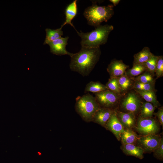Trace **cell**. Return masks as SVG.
I'll list each match as a JSON object with an SVG mask.
<instances>
[{
	"label": "cell",
	"mask_w": 163,
	"mask_h": 163,
	"mask_svg": "<svg viewBox=\"0 0 163 163\" xmlns=\"http://www.w3.org/2000/svg\"><path fill=\"white\" fill-rule=\"evenodd\" d=\"M101 54L100 47L90 48L82 47L78 52L71 57L69 68L83 77L88 76L98 62Z\"/></svg>",
	"instance_id": "1"
},
{
	"label": "cell",
	"mask_w": 163,
	"mask_h": 163,
	"mask_svg": "<svg viewBox=\"0 0 163 163\" xmlns=\"http://www.w3.org/2000/svg\"><path fill=\"white\" fill-rule=\"evenodd\" d=\"M113 29L112 25L106 24L96 27L90 32H76L81 39L82 47L97 48L107 42L109 35Z\"/></svg>",
	"instance_id": "2"
},
{
	"label": "cell",
	"mask_w": 163,
	"mask_h": 163,
	"mask_svg": "<svg viewBox=\"0 0 163 163\" xmlns=\"http://www.w3.org/2000/svg\"><path fill=\"white\" fill-rule=\"evenodd\" d=\"M113 6L112 4L107 6H98L93 3L86 8L83 15L88 25L96 27L103 22H107L114 14Z\"/></svg>",
	"instance_id": "3"
},
{
	"label": "cell",
	"mask_w": 163,
	"mask_h": 163,
	"mask_svg": "<svg viewBox=\"0 0 163 163\" xmlns=\"http://www.w3.org/2000/svg\"><path fill=\"white\" fill-rule=\"evenodd\" d=\"M75 108L81 116L85 120H92L95 113L101 107L95 97L86 93L76 98Z\"/></svg>",
	"instance_id": "4"
},
{
	"label": "cell",
	"mask_w": 163,
	"mask_h": 163,
	"mask_svg": "<svg viewBox=\"0 0 163 163\" xmlns=\"http://www.w3.org/2000/svg\"><path fill=\"white\" fill-rule=\"evenodd\" d=\"M136 123V129L142 135L156 134L160 130L158 122L152 117L143 118L139 117Z\"/></svg>",
	"instance_id": "5"
},
{
	"label": "cell",
	"mask_w": 163,
	"mask_h": 163,
	"mask_svg": "<svg viewBox=\"0 0 163 163\" xmlns=\"http://www.w3.org/2000/svg\"><path fill=\"white\" fill-rule=\"evenodd\" d=\"M161 138L160 135L156 134L142 135L138 137L136 143L144 152H151L158 147Z\"/></svg>",
	"instance_id": "6"
},
{
	"label": "cell",
	"mask_w": 163,
	"mask_h": 163,
	"mask_svg": "<svg viewBox=\"0 0 163 163\" xmlns=\"http://www.w3.org/2000/svg\"><path fill=\"white\" fill-rule=\"evenodd\" d=\"M95 97L101 107L110 108L113 106L119 99V95L108 90L94 93Z\"/></svg>",
	"instance_id": "7"
},
{
	"label": "cell",
	"mask_w": 163,
	"mask_h": 163,
	"mask_svg": "<svg viewBox=\"0 0 163 163\" xmlns=\"http://www.w3.org/2000/svg\"><path fill=\"white\" fill-rule=\"evenodd\" d=\"M141 102L138 95L135 93H128L123 99L121 107L127 112L135 113L140 109Z\"/></svg>",
	"instance_id": "8"
},
{
	"label": "cell",
	"mask_w": 163,
	"mask_h": 163,
	"mask_svg": "<svg viewBox=\"0 0 163 163\" xmlns=\"http://www.w3.org/2000/svg\"><path fill=\"white\" fill-rule=\"evenodd\" d=\"M69 38L68 37H61L50 42L48 45L50 46L51 53L57 55H68L71 57L73 53L69 52L66 49Z\"/></svg>",
	"instance_id": "9"
},
{
	"label": "cell",
	"mask_w": 163,
	"mask_h": 163,
	"mask_svg": "<svg viewBox=\"0 0 163 163\" xmlns=\"http://www.w3.org/2000/svg\"><path fill=\"white\" fill-rule=\"evenodd\" d=\"M129 67L122 60L113 59L108 65L107 70L110 78H118L124 75Z\"/></svg>",
	"instance_id": "10"
},
{
	"label": "cell",
	"mask_w": 163,
	"mask_h": 163,
	"mask_svg": "<svg viewBox=\"0 0 163 163\" xmlns=\"http://www.w3.org/2000/svg\"><path fill=\"white\" fill-rule=\"evenodd\" d=\"M105 125L119 141L120 135L124 132V128L119 120L116 111H114Z\"/></svg>",
	"instance_id": "11"
},
{
	"label": "cell",
	"mask_w": 163,
	"mask_h": 163,
	"mask_svg": "<svg viewBox=\"0 0 163 163\" xmlns=\"http://www.w3.org/2000/svg\"><path fill=\"white\" fill-rule=\"evenodd\" d=\"M113 111L111 108L101 107L95 113L92 120L99 124L104 126Z\"/></svg>",
	"instance_id": "12"
},
{
	"label": "cell",
	"mask_w": 163,
	"mask_h": 163,
	"mask_svg": "<svg viewBox=\"0 0 163 163\" xmlns=\"http://www.w3.org/2000/svg\"><path fill=\"white\" fill-rule=\"evenodd\" d=\"M118 118L124 128H131L135 126L136 120L135 114L133 113L117 112Z\"/></svg>",
	"instance_id": "13"
},
{
	"label": "cell",
	"mask_w": 163,
	"mask_h": 163,
	"mask_svg": "<svg viewBox=\"0 0 163 163\" xmlns=\"http://www.w3.org/2000/svg\"><path fill=\"white\" fill-rule=\"evenodd\" d=\"M121 149L126 155L133 156L140 159L143 158V150L135 144L122 145Z\"/></svg>",
	"instance_id": "14"
},
{
	"label": "cell",
	"mask_w": 163,
	"mask_h": 163,
	"mask_svg": "<svg viewBox=\"0 0 163 163\" xmlns=\"http://www.w3.org/2000/svg\"><path fill=\"white\" fill-rule=\"evenodd\" d=\"M77 0L73 1L66 7L65 11V21L61 25L63 27L66 24H69L76 31L77 30L72 24V21L76 16L77 13Z\"/></svg>",
	"instance_id": "15"
},
{
	"label": "cell",
	"mask_w": 163,
	"mask_h": 163,
	"mask_svg": "<svg viewBox=\"0 0 163 163\" xmlns=\"http://www.w3.org/2000/svg\"><path fill=\"white\" fill-rule=\"evenodd\" d=\"M153 54L148 47H144L139 52L134 54L133 66L137 65H144L151 57Z\"/></svg>",
	"instance_id": "16"
},
{
	"label": "cell",
	"mask_w": 163,
	"mask_h": 163,
	"mask_svg": "<svg viewBox=\"0 0 163 163\" xmlns=\"http://www.w3.org/2000/svg\"><path fill=\"white\" fill-rule=\"evenodd\" d=\"M138 137L131 128H124V132L120 135V140L122 145L135 144Z\"/></svg>",
	"instance_id": "17"
},
{
	"label": "cell",
	"mask_w": 163,
	"mask_h": 163,
	"mask_svg": "<svg viewBox=\"0 0 163 163\" xmlns=\"http://www.w3.org/2000/svg\"><path fill=\"white\" fill-rule=\"evenodd\" d=\"M117 78L122 94L125 93L133 88L135 81L132 77L125 74Z\"/></svg>",
	"instance_id": "18"
},
{
	"label": "cell",
	"mask_w": 163,
	"mask_h": 163,
	"mask_svg": "<svg viewBox=\"0 0 163 163\" xmlns=\"http://www.w3.org/2000/svg\"><path fill=\"white\" fill-rule=\"evenodd\" d=\"M62 27L61 26L60 28L54 30L46 28L45 30L46 37L43 44H48L50 42L61 37L63 35L62 30Z\"/></svg>",
	"instance_id": "19"
},
{
	"label": "cell",
	"mask_w": 163,
	"mask_h": 163,
	"mask_svg": "<svg viewBox=\"0 0 163 163\" xmlns=\"http://www.w3.org/2000/svg\"><path fill=\"white\" fill-rule=\"evenodd\" d=\"M105 85L99 82L91 81L88 83L85 88L84 93L92 92L94 93L108 90Z\"/></svg>",
	"instance_id": "20"
},
{
	"label": "cell",
	"mask_w": 163,
	"mask_h": 163,
	"mask_svg": "<svg viewBox=\"0 0 163 163\" xmlns=\"http://www.w3.org/2000/svg\"><path fill=\"white\" fill-rule=\"evenodd\" d=\"M155 108V107L150 103L146 102L142 103L139 109L140 117L143 118L152 117Z\"/></svg>",
	"instance_id": "21"
},
{
	"label": "cell",
	"mask_w": 163,
	"mask_h": 163,
	"mask_svg": "<svg viewBox=\"0 0 163 163\" xmlns=\"http://www.w3.org/2000/svg\"><path fill=\"white\" fill-rule=\"evenodd\" d=\"M136 91L147 102L151 103L155 107L159 105V103L157 100L154 91Z\"/></svg>",
	"instance_id": "22"
},
{
	"label": "cell",
	"mask_w": 163,
	"mask_h": 163,
	"mask_svg": "<svg viewBox=\"0 0 163 163\" xmlns=\"http://www.w3.org/2000/svg\"><path fill=\"white\" fill-rule=\"evenodd\" d=\"M146 71V69L144 65H137L133 66L130 69H127L125 74L132 77L137 76Z\"/></svg>",
	"instance_id": "23"
},
{
	"label": "cell",
	"mask_w": 163,
	"mask_h": 163,
	"mask_svg": "<svg viewBox=\"0 0 163 163\" xmlns=\"http://www.w3.org/2000/svg\"><path fill=\"white\" fill-rule=\"evenodd\" d=\"M105 85L108 90L119 95L122 94L117 78H110Z\"/></svg>",
	"instance_id": "24"
},
{
	"label": "cell",
	"mask_w": 163,
	"mask_h": 163,
	"mask_svg": "<svg viewBox=\"0 0 163 163\" xmlns=\"http://www.w3.org/2000/svg\"><path fill=\"white\" fill-rule=\"evenodd\" d=\"M135 81L144 83H155V79L154 76L146 71L134 79Z\"/></svg>",
	"instance_id": "25"
},
{
	"label": "cell",
	"mask_w": 163,
	"mask_h": 163,
	"mask_svg": "<svg viewBox=\"0 0 163 163\" xmlns=\"http://www.w3.org/2000/svg\"><path fill=\"white\" fill-rule=\"evenodd\" d=\"M155 83H144L134 82L133 88L136 91H154Z\"/></svg>",
	"instance_id": "26"
},
{
	"label": "cell",
	"mask_w": 163,
	"mask_h": 163,
	"mask_svg": "<svg viewBox=\"0 0 163 163\" xmlns=\"http://www.w3.org/2000/svg\"><path fill=\"white\" fill-rule=\"evenodd\" d=\"M158 56L153 54L150 58L144 65L147 71L154 75Z\"/></svg>",
	"instance_id": "27"
},
{
	"label": "cell",
	"mask_w": 163,
	"mask_h": 163,
	"mask_svg": "<svg viewBox=\"0 0 163 163\" xmlns=\"http://www.w3.org/2000/svg\"><path fill=\"white\" fill-rule=\"evenodd\" d=\"M156 79L160 78L163 75V57L162 56H158L155 71Z\"/></svg>",
	"instance_id": "28"
},
{
	"label": "cell",
	"mask_w": 163,
	"mask_h": 163,
	"mask_svg": "<svg viewBox=\"0 0 163 163\" xmlns=\"http://www.w3.org/2000/svg\"><path fill=\"white\" fill-rule=\"evenodd\" d=\"M154 156L159 159L163 158V139L161 137L160 143L158 147L153 151Z\"/></svg>",
	"instance_id": "29"
},
{
	"label": "cell",
	"mask_w": 163,
	"mask_h": 163,
	"mask_svg": "<svg viewBox=\"0 0 163 163\" xmlns=\"http://www.w3.org/2000/svg\"><path fill=\"white\" fill-rule=\"evenodd\" d=\"M161 125L163 126V108L161 107L158 109L157 112L155 113Z\"/></svg>",
	"instance_id": "30"
},
{
	"label": "cell",
	"mask_w": 163,
	"mask_h": 163,
	"mask_svg": "<svg viewBox=\"0 0 163 163\" xmlns=\"http://www.w3.org/2000/svg\"><path fill=\"white\" fill-rule=\"evenodd\" d=\"M110 2H111L113 4V6H116L120 2V0H110Z\"/></svg>",
	"instance_id": "31"
}]
</instances>
